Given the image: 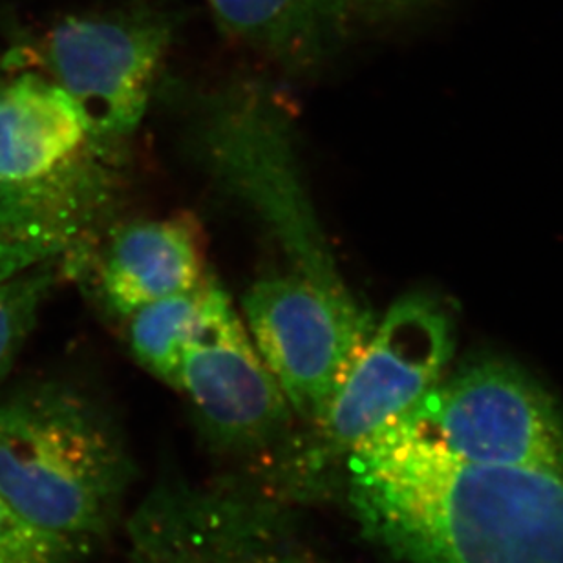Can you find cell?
Wrapping results in <instances>:
<instances>
[{
  "label": "cell",
  "mask_w": 563,
  "mask_h": 563,
  "mask_svg": "<svg viewBox=\"0 0 563 563\" xmlns=\"http://www.w3.org/2000/svg\"><path fill=\"white\" fill-rule=\"evenodd\" d=\"M399 419L460 460L563 474L559 405L523 369L499 358L461 366Z\"/></svg>",
  "instance_id": "7"
},
{
  "label": "cell",
  "mask_w": 563,
  "mask_h": 563,
  "mask_svg": "<svg viewBox=\"0 0 563 563\" xmlns=\"http://www.w3.org/2000/svg\"><path fill=\"white\" fill-rule=\"evenodd\" d=\"M439 2L443 0H353V8L377 19H399L430 10Z\"/></svg>",
  "instance_id": "17"
},
{
  "label": "cell",
  "mask_w": 563,
  "mask_h": 563,
  "mask_svg": "<svg viewBox=\"0 0 563 563\" xmlns=\"http://www.w3.org/2000/svg\"><path fill=\"white\" fill-rule=\"evenodd\" d=\"M452 350V322L435 300L412 295L394 303L295 454L292 476L319 479L369 435L407 416L441 383Z\"/></svg>",
  "instance_id": "4"
},
{
  "label": "cell",
  "mask_w": 563,
  "mask_h": 563,
  "mask_svg": "<svg viewBox=\"0 0 563 563\" xmlns=\"http://www.w3.org/2000/svg\"><path fill=\"white\" fill-rule=\"evenodd\" d=\"M198 146L212 176L275 239L287 272L325 291L346 292L277 101L255 85L218 93L201 112Z\"/></svg>",
  "instance_id": "3"
},
{
  "label": "cell",
  "mask_w": 563,
  "mask_h": 563,
  "mask_svg": "<svg viewBox=\"0 0 563 563\" xmlns=\"http://www.w3.org/2000/svg\"><path fill=\"white\" fill-rule=\"evenodd\" d=\"M0 79V184L41 178L70 162L92 140L76 99L37 71Z\"/></svg>",
  "instance_id": "12"
},
{
  "label": "cell",
  "mask_w": 563,
  "mask_h": 563,
  "mask_svg": "<svg viewBox=\"0 0 563 563\" xmlns=\"http://www.w3.org/2000/svg\"><path fill=\"white\" fill-rule=\"evenodd\" d=\"M60 269V264H43L0 277V383L8 377L27 336L32 335Z\"/></svg>",
  "instance_id": "15"
},
{
  "label": "cell",
  "mask_w": 563,
  "mask_h": 563,
  "mask_svg": "<svg viewBox=\"0 0 563 563\" xmlns=\"http://www.w3.org/2000/svg\"><path fill=\"white\" fill-rule=\"evenodd\" d=\"M229 37L280 63L314 59L353 15V0H209Z\"/></svg>",
  "instance_id": "13"
},
{
  "label": "cell",
  "mask_w": 563,
  "mask_h": 563,
  "mask_svg": "<svg viewBox=\"0 0 563 563\" xmlns=\"http://www.w3.org/2000/svg\"><path fill=\"white\" fill-rule=\"evenodd\" d=\"M170 44L159 16H68L5 55V71L32 70L76 99L93 136L125 141L143 121Z\"/></svg>",
  "instance_id": "6"
},
{
  "label": "cell",
  "mask_w": 563,
  "mask_h": 563,
  "mask_svg": "<svg viewBox=\"0 0 563 563\" xmlns=\"http://www.w3.org/2000/svg\"><path fill=\"white\" fill-rule=\"evenodd\" d=\"M364 534L401 563H563V474L460 460L402 419L344 457Z\"/></svg>",
  "instance_id": "1"
},
{
  "label": "cell",
  "mask_w": 563,
  "mask_h": 563,
  "mask_svg": "<svg viewBox=\"0 0 563 563\" xmlns=\"http://www.w3.org/2000/svg\"><path fill=\"white\" fill-rule=\"evenodd\" d=\"M214 280L206 278L189 291L145 303L126 317L131 352L140 366L163 385L178 390L185 344L195 333Z\"/></svg>",
  "instance_id": "14"
},
{
  "label": "cell",
  "mask_w": 563,
  "mask_h": 563,
  "mask_svg": "<svg viewBox=\"0 0 563 563\" xmlns=\"http://www.w3.org/2000/svg\"><path fill=\"white\" fill-rule=\"evenodd\" d=\"M125 532V563H330L280 501L228 483H157Z\"/></svg>",
  "instance_id": "5"
},
{
  "label": "cell",
  "mask_w": 563,
  "mask_h": 563,
  "mask_svg": "<svg viewBox=\"0 0 563 563\" xmlns=\"http://www.w3.org/2000/svg\"><path fill=\"white\" fill-rule=\"evenodd\" d=\"M134 474L120 427L76 386L38 380L0 397V496L85 559L118 526Z\"/></svg>",
  "instance_id": "2"
},
{
  "label": "cell",
  "mask_w": 563,
  "mask_h": 563,
  "mask_svg": "<svg viewBox=\"0 0 563 563\" xmlns=\"http://www.w3.org/2000/svg\"><path fill=\"white\" fill-rule=\"evenodd\" d=\"M178 391L189 397L207 441L223 452L266 449L295 419L244 319L217 282L185 344Z\"/></svg>",
  "instance_id": "10"
},
{
  "label": "cell",
  "mask_w": 563,
  "mask_h": 563,
  "mask_svg": "<svg viewBox=\"0 0 563 563\" xmlns=\"http://www.w3.org/2000/svg\"><path fill=\"white\" fill-rule=\"evenodd\" d=\"M77 549L22 520L0 496V563H81Z\"/></svg>",
  "instance_id": "16"
},
{
  "label": "cell",
  "mask_w": 563,
  "mask_h": 563,
  "mask_svg": "<svg viewBox=\"0 0 563 563\" xmlns=\"http://www.w3.org/2000/svg\"><path fill=\"white\" fill-rule=\"evenodd\" d=\"M244 324L292 416L317 427L374 330L352 291H325L291 273L261 278L242 300Z\"/></svg>",
  "instance_id": "8"
},
{
  "label": "cell",
  "mask_w": 563,
  "mask_h": 563,
  "mask_svg": "<svg viewBox=\"0 0 563 563\" xmlns=\"http://www.w3.org/2000/svg\"><path fill=\"white\" fill-rule=\"evenodd\" d=\"M203 234L192 214L141 220L114 229L99 264V291L126 319L145 303L206 280Z\"/></svg>",
  "instance_id": "11"
},
{
  "label": "cell",
  "mask_w": 563,
  "mask_h": 563,
  "mask_svg": "<svg viewBox=\"0 0 563 563\" xmlns=\"http://www.w3.org/2000/svg\"><path fill=\"white\" fill-rule=\"evenodd\" d=\"M123 141L93 136L41 178L0 184V277L43 264L74 273L120 201Z\"/></svg>",
  "instance_id": "9"
}]
</instances>
